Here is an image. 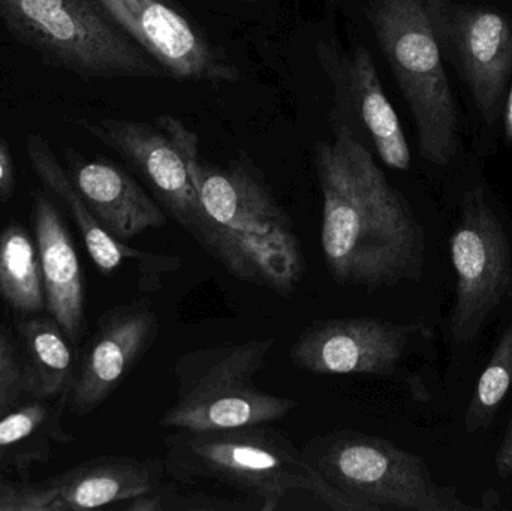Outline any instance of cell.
<instances>
[{"instance_id": "1", "label": "cell", "mask_w": 512, "mask_h": 511, "mask_svg": "<svg viewBox=\"0 0 512 511\" xmlns=\"http://www.w3.org/2000/svg\"><path fill=\"white\" fill-rule=\"evenodd\" d=\"M315 170L322 197L321 248L331 278L366 291L420 278L423 227L348 128L333 141L316 144Z\"/></svg>"}, {"instance_id": "2", "label": "cell", "mask_w": 512, "mask_h": 511, "mask_svg": "<svg viewBox=\"0 0 512 511\" xmlns=\"http://www.w3.org/2000/svg\"><path fill=\"white\" fill-rule=\"evenodd\" d=\"M156 126L182 152L210 218L200 245L234 278L291 297L306 275L294 222L267 183L245 162L222 168L204 161L197 132L161 116Z\"/></svg>"}, {"instance_id": "3", "label": "cell", "mask_w": 512, "mask_h": 511, "mask_svg": "<svg viewBox=\"0 0 512 511\" xmlns=\"http://www.w3.org/2000/svg\"><path fill=\"white\" fill-rule=\"evenodd\" d=\"M162 444L165 473L180 488L221 489L261 511L285 509L289 497L306 494L333 510L331 492L301 450L271 425L173 429Z\"/></svg>"}, {"instance_id": "4", "label": "cell", "mask_w": 512, "mask_h": 511, "mask_svg": "<svg viewBox=\"0 0 512 511\" xmlns=\"http://www.w3.org/2000/svg\"><path fill=\"white\" fill-rule=\"evenodd\" d=\"M301 455L336 511L477 510L439 486L421 456L385 438L342 429L313 438Z\"/></svg>"}, {"instance_id": "5", "label": "cell", "mask_w": 512, "mask_h": 511, "mask_svg": "<svg viewBox=\"0 0 512 511\" xmlns=\"http://www.w3.org/2000/svg\"><path fill=\"white\" fill-rule=\"evenodd\" d=\"M0 20L44 63L80 80L168 77L92 0H0Z\"/></svg>"}, {"instance_id": "6", "label": "cell", "mask_w": 512, "mask_h": 511, "mask_svg": "<svg viewBox=\"0 0 512 511\" xmlns=\"http://www.w3.org/2000/svg\"><path fill=\"white\" fill-rule=\"evenodd\" d=\"M276 339L200 348L174 363L176 401L159 425L186 431H216L273 425L298 407L294 399L271 395L254 378L270 357Z\"/></svg>"}, {"instance_id": "7", "label": "cell", "mask_w": 512, "mask_h": 511, "mask_svg": "<svg viewBox=\"0 0 512 511\" xmlns=\"http://www.w3.org/2000/svg\"><path fill=\"white\" fill-rule=\"evenodd\" d=\"M367 18L417 128L421 156L444 167L459 149V113L424 0H370Z\"/></svg>"}, {"instance_id": "8", "label": "cell", "mask_w": 512, "mask_h": 511, "mask_svg": "<svg viewBox=\"0 0 512 511\" xmlns=\"http://www.w3.org/2000/svg\"><path fill=\"white\" fill-rule=\"evenodd\" d=\"M450 254L456 272L450 332L456 344H469L512 294L510 240L481 188L463 197Z\"/></svg>"}, {"instance_id": "9", "label": "cell", "mask_w": 512, "mask_h": 511, "mask_svg": "<svg viewBox=\"0 0 512 511\" xmlns=\"http://www.w3.org/2000/svg\"><path fill=\"white\" fill-rule=\"evenodd\" d=\"M433 32L456 63L483 119L493 125L512 74V27L501 12L424 0Z\"/></svg>"}, {"instance_id": "10", "label": "cell", "mask_w": 512, "mask_h": 511, "mask_svg": "<svg viewBox=\"0 0 512 511\" xmlns=\"http://www.w3.org/2000/svg\"><path fill=\"white\" fill-rule=\"evenodd\" d=\"M168 77L234 83L240 72L176 0H92Z\"/></svg>"}, {"instance_id": "11", "label": "cell", "mask_w": 512, "mask_h": 511, "mask_svg": "<svg viewBox=\"0 0 512 511\" xmlns=\"http://www.w3.org/2000/svg\"><path fill=\"white\" fill-rule=\"evenodd\" d=\"M429 332L420 324L375 317L315 321L291 348L295 368L315 375H393L412 341Z\"/></svg>"}, {"instance_id": "12", "label": "cell", "mask_w": 512, "mask_h": 511, "mask_svg": "<svg viewBox=\"0 0 512 511\" xmlns=\"http://www.w3.org/2000/svg\"><path fill=\"white\" fill-rule=\"evenodd\" d=\"M78 125L122 156L149 185L155 200L197 242L210 224L182 152L156 125L128 119H83Z\"/></svg>"}, {"instance_id": "13", "label": "cell", "mask_w": 512, "mask_h": 511, "mask_svg": "<svg viewBox=\"0 0 512 511\" xmlns=\"http://www.w3.org/2000/svg\"><path fill=\"white\" fill-rule=\"evenodd\" d=\"M159 330L161 321L149 300L105 312L69 392L72 413L87 416L101 407L149 353Z\"/></svg>"}, {"instance_id": "14", "label": "cell", "mask_w": 512, "mask_h": 511, "mask_svg": "<svg viewBox=\"0 0 512 511\" xmlns=\"http://www.w3.org/2000/svg\"><path fill=\"white\" fill-rule=\"evenodd\" d=\"M26 152L30 167L39 182L53 192L71 213L83 237L87 254L93 264L104 275H113L125 263L137 267V284L143 293L161 290L165 276L180 269L183 261L177 255L155 254L126 245L108 233L101 222L90 212L86 201L72 183L65 168L59 164L56 153L47 138L41 134H29L26 138Z\"/></svg>"}, {"instance_id": "15", "label": "cell", "mask_w": 512, "mask_h": 511, "mask_svg": "<svg viewBox=\"0 0 512 511\" xmlns=\"http://www.w3.org/2000/svg\"><path fill=\"white\" fill-rule=\"evenodd\" d=\"M68 176L102 227L122 242L167 224L168 215L128 171L104 158L65 150Z\"/></svg>"}, {"instance_id": "16", "label": "cell", "mask_w": 512, "mask_h": 511, "mask_svg": "<svg viewBox=\"0 0 512 511\" xmlns=\"http://www.w3.org/2000/svg\"><path fill=\"white\" fill-rule=\"evenodd\" d=\"M33 228L41 263L45 309L66 338L78 344L86 327L83 270L59 212L41 192L33 200Z\"/></svg>"}, {"instance_id": "17", "label": "cell", "mask_w": 512, "mask_h": 511, "mask_svg": "<svg viewBox=\"0 0 512 511\" xmlns=\"http://www.w3.org/2000/svg\"><path fill=\"white\" fill-rule=\"evenodd\" d=\"M162 458L110 456L86 462L54 480L56 511L95 510L128 503L167 482Z\"/></svg>"}, {"instance_id": "18", "label": "cell", "mask_w": 512, "mask_h": 511, "mask_svg": "<svg viewBox=\"0 0 512 511\" xmlns=\"http://www.w3.org/2000/svg\"><path fill=\"white\" fill-rule=\"evenodd\" d=\"M351 77L361 120L369 131L379 158L394 170H409L412 156L402 123L385 95L378 69L366 47L355 51Z\"/></svg>"}, {"instance_id": "19", "label": "cell", "mask_w": 512, "mask_h": 511, "mask_svg": "<svg viewBox=\"0 0 512 511\" xmlns=\"http://www.w3.org/2000/svg\"><path fill=\"white\" fill-rule=\"evenodd\" d=\"M26 353L27 387L38 399L69 395L74 384V356L53 317H29L17 323Z\"/></svg>"}, {"instance_id": "20", "label": "cell", "mask_w": 512, "mask_h": 511, "mask_svg": "<svg viewBox=\"0 0 512 511\" xmlns=\"http://www.w3.org/2000/svg\"><path fill=\"white\" fill-rule=\"evenodd\" d=\"M0 296L20 314L45 309L38 248L21 225L9 224L0 233Z\"/></svg>"}, {"instance_id": "21", "label": "cell", "mask_w": 512, "mask_h": 511, "mask_svg": "<svg viewBox=\"0 0 512 511\" xmlns=\"http://www.w3.org/2000/svg\"><path fill=\"white\" fill-rule=\"evenodd\" d=\"M512 387V321L505 329L489 365L484 369L466 410L469 434L484 431L495 419Z\"/></svg>"}, {"instance_id": "22", "label": "cell", "mask_w": 512, "mask_h": 511, "mask_svg": "<svg viewBox=\"0 0 512 511\" xmlns=\"http://www.w3.org/2000/svg\"><path fill=\"white\" fill-rule=\"evenodd\" d=\"M24 392H29L26 372L8 333L0 326V420L15 411Z\"/></svg>"}, {"instance_id": "23", "label": "cell", "mask_w": 512, "mask_h": 511, "mask_svg": "<svg viewBox=\"0 0 512 511\" xmlns=\"http://www.w3.org/2000/svg\"><path fill=\"white\" fill-rule=\"evenodd\" d=\"M54 483L17 486L0 482V511H56Z\"/></svg>"}, {"instance_id": "24", "label": "cell", "mask_w": 512, "mask_h": 511, "mask_svg": "<svg viewBox=\"0 0 512 511\" xmlns=\"http://www.w3.org/2000/svg\"><path fill=\"white\" fill-rule=\"evenodd\" d=\"M47 416L48 411L42 405H29L0 420V453L32 437Z\"/></svg>"}, {"instance_id": "25", "label": "cell", "mask_w": 512, "mask_h": 511, "mask_svg": "<svg viewBox=\"0 0 512 511\" xmlns=\"http://www.w3.org/2000/svg\"><path fill=\"white\" fill-rule=\"evenodd\" d=\"M15 189L14 158L5 141L0 140V201L11 200Z\"/></svg>"}, {"instance_id": "26", "label": "cell", "mask_w": 512, "mask_h": 511, "mask_svg": "<svg viewBox=\"0 0 512 511\" xmlns=\"http://www.w3.org/2000/svg\"><path fill=\"white\" fill-rule=\"evenodd\" d=\"M496 470L501 479L510 480L512 485V416L496 455Z\"/></svg>"}, {"instance_id": "27", "label": "cell", "mask_w": 512, "mask_h": 511, "mask_svg": "<svg viewBox=\"0 0 512 511\" xmlns=\"http://www.w3.org/2000/svg\"><path fill=\"white\" fill-rule=\"evenodd\" d=\"M505 98H507V102H505L504 113L505 138H507L508 143L512 144V83L510 90H508V95L505 96Z\"/></svg>"}]
</instances>
